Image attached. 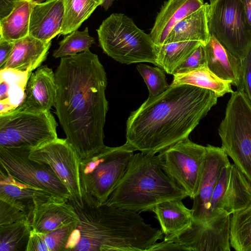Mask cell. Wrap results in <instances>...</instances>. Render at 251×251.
I'll return each instance as SVG.
<instances>
[{
  "label": "cell",
  "mask_w": 251,
  "mask_h": 251,
  "mask_svg": "<svg viewBox=\"0 0 251 251\" xmlns=\"http://www.w3.org/2000/svg\"><path fill=\"white\" fill-rule=\"evenodd\" d=\"M54 75L56 114L81 161L106 146V74L98 56L88 50L61 58Z\"/></svg>",
  "instance_id": "obj_1"
},
{
  "label": "cell",
  "mask_w": 251,
  "mask_h": 251,
  "mask_svg": "<svg viewBox=\"0 0 251 251\" xmlns=\"http://www.w3.org/2000/svg\"><path fill=\"white\" fill-rule=\"evenodd\" d=\"M230 244L236 251H251V204L232 214Z\"/></svg>",
  "instance_id": "obj_31"
},
{
  "label": "cell",
  "mask_w": 251,
  "mask_h": 251,
  "mask_svg": "<svg viewBox=\"0 0 251 251\" xmlns=\"http://www.w3.org/2000/svg\"><path fill=\"white\" fill-rule=\"evenodd\" d=\"M64 19L60 34L76 30L100 5L94 0H63Z\"/></svg>",
  "instance_id": "obj_30"
},
{
  "label": "cell",
  "mask_w": 251,
  "mask_h": 251,
  "mask_svg": "<svg viewBox=\"0 0 251 251\" xmlns=\"http://www.w3.org/2000/svg\"><path fill=\"white\" fill-rule=\"evenodd\" d=\"M57 123L50 111L15 108L0 114V130L5 132L10 147L33 149L58 138Z\"/></svg>",
  "instance_id": "obj_11"
},
{
  "label": "cell",
  "mask_w": 251,
  "mask_h": 251,
  "mask_svg": "<svg viewBox=\"0 0 251 251\" xmlns=\"http://www.w3.org/2000/svg\"><path fill=\"white\" fill-rule=\"evenodd\" d=\"M207 20L210 35L242 60L251 47V26L241 0H215L209 4Z\"/></svg>",
  "instance_id": "obj_8"
},
{
  "label": "cell",
  "mask_w": 251,
  "mask_h": 251,
  "mask_svg": "<svg viewBox=\"0 0 251 251\" xmlns=\"http://www.w3.org/2000/svg\"><path fill=\"white\" fill-rule=\"evenodd\" d=\"M218 133L222 148L251 183V104L242 92L231 93Z\"/></svg>",
  "instance_id": "obj_7"
},
{
  "label": "cell",
  "mask_w": 251,
  "mask_h": 251,
  "mask_svg": "<svg viewBox=\"0 0 251 251\" xmlns=\"http://www.w3.org/2000/svg\"><path fill=\"white\" fill-rule=\"evenodd\" d=\"M251 204V183L233 164L228 166L223 195L218 206L229 214L242 210Z\"/></svg>",
  "instance_id": "obj_21"
},
{
  "label": "cell",
  "mask_w": 251,
  "mask_h": 251,
  "mask_svg": "<svg viewBox=\"0 0 251 251\" xmlns=\"http://www.w3.org/2000/svg\"><path fill=\"white\" fill-rule=\"evenodd\" d=\"M203 46L208 69L220 78L231 81L240 91L241 60L211 35L208 43Z\"/></svg>",
  "instance_id": "obj_19"
},
{
  "label": "cell",
  "mask_w": 251,
  "mask_h": 251,
  "mask_svg": "<svg viewBox=\"0 0 251 251\" xmlns=\"http://www.w3.org/2000/svg\"><path fill=\"white\" fill-rule=\"evenodd\" d=\"M32 211L21 203L0 200V226L25 219L31 220Z\"/></svg>",
  "instance_id": "obj_34"
},
{
  "label": "cell",
  "mask_w": 251,
  "mask_h": 251,
  "mask_svg": "<svg viewBox=\"0 0 251 251\" xmlns=\"http://www.w3.org/2000/svg\"><path fill=\"white\" fill-rule=\"evenodd\" d=\"M185 191L162 170L157 155H132L126 171L104 203L139 213L157 204L187 197Z\"/></svg>",
  "instance_id": "obj_4"
},
{
  "label": "cell",
  "mask_w": 251,
  "mask_h": 251,
  "mask_svg": "<svg viewBox=\"0 0 251 251\" xmlns=\"http://www.w3.org/2000/svg\"><path fill=\"white\" fill-rule=\"evenodd\" d=\"M30 159L50 165L71 193V197L81 199L80 160L66 139L57 138L31 149Z\"/></svg>",
  "instance_id": "obj_13"
},
{
  "label": "cell",
  "mask_w": 251,
  "mask_h": 251,
  "mask_svg": "<svg viewBox=\"0 0 251 251\" xmlns=\"http://www.w3.org/2000/svg\"><path fill=\"white\" fill-rule=\"evenodd\" d=\"M247 20L251 26V0H241Z\"/></svg>",
  "instance_id": "obj_40"
},
{
  "label": "cell",
  "mask_w": 251,
  "mask_h": 251,
  "mask_svg": "<svg viewBox=\"0 0 251 251\" xmlns=\"http://www.w3.org/2000/svg\"><path fill=\"white\" fill-rule=\"evenodd\" d=\"M103 52L122 64L148 62L157 65L155 45L150 34L123 13H113L97 30Z\"/></svg>",
  "instance_id": "obj_5"
},
{
  "label": "cell",
  "mask_w": 251,
  "mask_h": 251,
  "mask_svg": "<svg viewBox=\"0 0 251 251\" xmlns=\"http://www.w3.org/2000/svg\"><path fill=\"white\" fill-rule=\"evenodd\" d=\"M95 2L98 3L100 5L102 3V0H94Z\"/></svg>",
  "instance_id": "obj_42"
},
{
  "label": "cell",
  "mask_w": 251,
  "mask_h": 251,
  "mask_svg": "<svg viewBox=\"0 0 251 251\" xmlns=\"http://www.w3.org/2000/svg\"><path fill=\"white\" fill-rule=\"evenodd\" d=\"M186 251L185 249L179 244L172 241L164 240L154 244L149 251Z\"/></svg>",
  "instance_id": "obj_38"
},
{
  "label": "cell",
  "mask_w": 251,
  "mask_h": 251,
  "mask_svg": "<svg viewBox=\"0 0 251 251\" xmlns=\"http://www.w3.org/2000/svg\"><path fill=\"white\" fill-rule=\"evenodd\" d=\"M206 147L189 137L157 154L162 170L194 199L198 195L205 166Z\"/></svg>",
  "instance_id": "obj_9"
},
{
  "label": "cell",
  "mask_w": 251,
  "mask_h": 251,
  "mask_svg": "<svg viewBox=\"0 0 251 251\" xmlns=\"http://www.w3.org/2000/svg\"><path fill=\"white\" fill-rule=\"evenodd\" d=\"M206 65L205 53L203 45H200L194 52L176 69L175 74L184 73ZM174 74V75H175Z\"/></svg>",
  "instance_id": "obj_35"
},
{
  "label": "cell",
  "mask_w": 251,
  "mask_h": 251,
  "mask_svg": "<svg viewBox=\"0 0 251 251\" xmlns=\"http://www.w3.org/2000/svg\"><path fill=\"white\" fill-rule=\"evenodd\" d=\"M203 0H167L157 14L150 35L155 45H163L174 26L202 6Z\"/></svg>",
  "instance_id": "obj_18"
},
{
  "label": "cell",
  "mask_w": 251,
  "mask_h": 251,
  "mask_svg": "<svg viewBox=\"0 0 251 251\" xmlns=\"http://www.w3.org/2000/svg\"><path fill=\"white\" fill-rule=\"evenodd\" d=\"M64 14L63 0L36 2L30 15L29 35L45 42L60 34Z\"/></svg>",
  "instance_id": "obj_17"
},
{
  "label": "cell",
  "mask_w": 251,
  "mask_h": 251,
  "mask_svg": "<svg viewBox=\"0 0 251 251\" xmlns=\"http://www.w3.org/2000/svg\"><path fill=\"white\" fill-rule=\"evenodd\" d=\"M51 45V41L43 42L29 35L17 40L14 42L12 53L1 69L11 68L32 74L46 59Z\"/></svg>",
  "instance_id": "obj_20"
},
{
  "label": "cell",
  "mask_w": 251,
  "mask_h": 251,
  "mask_svg": "<svg viewBox=\"0 0 251 251\" xmlns=\"http://www.w3.org/2000/svg\"><path fill=\"white\" fill-rule=\"evenodd\" d=\"M201 44L198 41H181L155 45L158 67L174 75L183 63Z\"/></svg>",
  "instance_id": "obj_27"
},
{
  "label": "cell",
  "mask_w": 251,
  "mask_h": 251,
  "mask_svg": "<svg viewBox=\"0 0 251 251\" xmlns=\"http://www.w3.org/2000/svg\"><path fill=\"white\" fill-rule=\"evenodd\" d=\"M95 43V38L90 35L88 27L82 31L76 30L59 42V47L53 51L52 55L56 58L74 55L90 50Z\"/></svg>",
  "instance_id": "obj_32"
},
{
  "label": "cell",
  "mask_w": 251,
  "mask_h": 251,
  "mask_svg": "<svg viewBox=\"0 0 251 251\" xmlns=\"http://www.w3.org/2000/svg\"><path fill=\"white\" fill-rule=\"evenodd\" d=\"M206 154L204 174L200 190L193 199V220L204 222L210 218V202L215 186L225 167L230 162L222 147L209 144L206 146Z\"/></svg>",
  "instance_id": "obj_14"
},
{
  "label": "cell",
  "mask_w": 251,
  "mask_h": 251,
  "mask_svg": "<svg viewBox=\"0 0 251 251\" xmlns=\"http://www.w3.org/2000/svg\"><path fill=\"white\" fill-rule=\"evenodd\" d=\"M134 151L126 143L117 147L105 146L81 160L82 195L99 204L104 203L124 175Z\"/></svg>",
  "instance_id": "obj_6"
},
{
  "label": "cell",
  "mask_w": 251,
  "mask_h": 251,
  "mask_svg": "<svg viewBox=\"0 0 251 251\" xmlns=\"http://www.w3.org/2000/svg\"><path fill=\"white\" fill-rule=\"evenodd\" d=\"M36 0H18L11 12L0 20V39L14 42L29 35L30 15Z\"/></svg>",
  "instance_id": "obj_25"
},
{
  "label": "cell",
  "mask_w": 251,
  "mask_h": 251,
  "mask_svg": "<svg viewBox=\"0 0 251 251\" xmlns=\"http://www.w3.org/2000/svg\"><path fill=\"white\" fill-rule=\"evenodd\" d=\"M136 68L148 88L149 97L156 96L169 87L165 72L161 68L139 64Z\"/></svg>",
  "instance_id": "obj_33"
},
{
  "label": "cell",
  "mask_w": 251,
  "mask_h": 251,
  "mask_svg": "<svg viewBox=\"0 0 251 251\" xmlns=\"http://www.w3.org/2000/svg\"><path fill=\"white\" fill-rule=\"evenodd\" d=\"M171 85L189 84L212 91L216 95L221 97L227 93L234 92L231 82L222 79L210 71L206 65L188 72L173 75Z\"/></svg>",
  "instance_id": "obj_26"
},
{
  "label": "cell",
  "mask_w": 251,
  "mask_h": 251,
  "mask_svg": "<svg viewBox=\"0 0 251 251\" xmlns=\"http://www.w3.org/2000/svg\"><path fill=\"white\" fill-rule=\"evenodd\" d=\"M215 0H210V2L211 3L214 1Z\"/></svg>",
  "instance_id": "obj_43"
},
{
  "label": "cell",
  "mask_w": 251,
  "mask_h": 251,
  "mask_svg": "<svg viewBox=\"0 0 251 251\" xmlns=\"http://www.w3.org/2000/svg\"><path fill=\"white\" fill-rule=\"evenodd\" d=\"M115 0H102L100 6H102L105 10H107L112 6Z\"/></svg>",
  "instance_id": "obj_41"
},
{
  "label": "cell",
  "mask_w": 251,
  "mask_h": 251,
  "mask_svg": "<svg viewBox=\"0 0 251 251\" xmlns=\"http://www.w3.org/2000/svg\"><path fill=\"white\" fill-rule=\"evenodd\" d=\"M208 6L205 3L180 21L169 33L164 44L191 41H198L205 46L210 38L207 20Z\"/></svg>",
  "instance_id": "obj_22"
},
{
  "label": "cell",
  "mask_w": 251,
  "mask_h": 251,
  "mask_svg": "<svg viewBox=\"0 0 251 251\" xmlns=\"http://www.w3.org/2000/svg\"><path fill=\"white\" fill-rule=\"evenodd\" d=\"M230 214L221 208L208 220H193L186 228L164 239L174 242L189 251H230Z\"/></svg>",
  "instance_id": "obj_12"
},
{
  "label": "cell",
  "mask_w": 251,
  "mask_h": 251,
  "mask_svg": "<svg viewBox=\"0 0 251 251\" xmlns=\"http://www.w3.org/2000/svg\"><path fill=\"white\" fill-rule=\"evenodd\" d=\"M32 230L29 218L0 226V251H25Z\"/></svg>",
  "instance_id": "obj_29"
},
{
  "label": "cell",
  "mask_w": 251,
  "mask_h": 251,
  "mask_svg": "<svg viewBox=\"0 0 251 251\" xmlns=\"http://www.w3.org/2000/svg\"><path fill=\"white\" fill-rule=\"evenodd\" d=\"M79 222V217L68 199L55 196L36 204L31 220L32 230L41 233Z\"/></svg>",
  "instance_id": "obj_16"
},
{
  "label": "cell",
  "mask_w": 251,
  "mask_h": 251,
  "mask_svg": "<svg viewBox=\"0 0 251 251\" xmlns=\"http://www.w3.org/2000/svg\"><path fill=\"white\" fill-rule=\"evenodd\" d=\"M241 90L251 104V47L241 60Z\"/></svg>",
  "instance_id": "obj_36"
},
{
  "label": "cell",
  "mask_w": 251,
  "mask_h": 251,
  "mask_svg": "<svg viewBox=\"0 0 251 251\" xmlns=\"http://www.w3.org/2000/svg\"><path fill=\"white\" fill-rule=\"evenodd\" d=\"M52 196L44 190L17 180L0 168V200L19 202L33 210L36 204L45 202Z\"/></svg>",
  "instance_id": "obj_23"
},
{
  "label": "cell",
  "mask_w": 251,
  "mask_h": 251,
  "mask_svg": "<svg viewBox=\"0 0 251 251\" xmlns=\"http://www.w3.org/2000/svg\"><path fill=\"white\" fill-rule=\"evenodd\" d=\"M68 201L80 222L66 251H149L164 238L161 229L147 224L138 212L99 204L83 195Z\"/></svg>",
  "instance_id": "obj_3"
},
{
  "label": "cell",
  "mask_w": 251,
  "mask_h": 251,
  "mask_svg": "<svg viewBox=\"0 0 251 251\" xmlns=\"http://www.w3.org/2000/svg\"><path fill=\"white\" fill-rule=\"evenodd\" d=\"M57 86L54 73L47 66H42L32 73L25 89L22 103L17 109L33 111H50L54 106Z\"/></svg>",
  "instance_id": "obj_15"
},
{
  "label": "cell",
  "mask_w": 251,
  "mask_h": 251,
  "mask_svg": "<svg viewBox=\"0 0 251 251\" xmlns=\"http://www.w3.org/2000/svg\"><path fill=\"white\" fill-rule=\"evenodd\" d=\"M78 223H73L46 232L32 230L25 251H64Z\"/></svg>",
  "instance_id": "obj_28"
},
{
  "label": "cell",
  "mask_w": 251,
  "mask_h": 251,
  "mask_svg": "<svg viewBox=\"0 0 251 251\" xmlns=\"http://www.w3.org/2000/svg\"><path fill=\"white\" fill-rule=\"evenodd\" d=\"M31 148L0 147V168L17 180L69 199L71 193L51 167L31 159Z\"/></svg>",
  "instance_id": "obj_10"
},
{
  "label": "cell",
  "mask_w": 251,
  "mask_h": 251,
  "mask_svg": "<svg viewBox=\"0 0 251 251\" xmlns=\"http://www.w3.org/2000/svg\"><path fill=\"white\" fill-rule=\"evenodd\" d=\"M182 200L177 199L162 202L151 210L155 214L165 236L175 234L192 223V210L187 208Z\"/></svg>",
  "instance_id": "obj_24"
},
{
  "label": "cell",
  "mask_w": 251,
  "mask_h": 251,
  "mask_svg": "<svg viewBox=\"0 0 251 251\" xmlns=\"http://www.w3.org/2000/svg\"><path fill=\"white\" fill-rule=\"evenodd\" d=\"M217 99L209 89L170 85L131 113L126 121V144L133 151L159 153L188 138Z\"/></svg>",
  "instance_id": "obj_2"
},
{
  "label": "cell",
  "mask_w": 251,
  "mask_h": 251,
  "mask_svg": "<svg viewBox=\"0 0 251 251\" xmlns=\"http://www.w3.org/2000/svg\"><path fill=\"white\" fill-rule=\"evenodd\" d=\"M14 42L0 39V69L9 58L13 49Z\"/></svg>",
  "instance_id": "obj_37"
},
{
  "label": "cell",
  "mask_w": 251,
  "mask_h": 251,
  "mask_svg": "<svg viewBox=\"0 0 251 251\" xmlns=\"http://www.w3.org/2000/svg\"><path fill=\"white\" fill-rule=\"evenodd\" d=\"M18 0H0V20L8 15L13 9Z\"/></svg>",
  "instance_id": "obj_39"
}]
</instances>
